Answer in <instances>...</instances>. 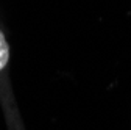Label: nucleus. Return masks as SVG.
Returning a JSON list of instances; mask_svg holds the SVG:
<instances>
[{"instance_id": "1", "label": "nucleus", "mask_w": 131, "mask_h": 130, "mask_svg": "<svg viewBox=\"0 0 131 130\" xmlns=\"http://www.w3.org/2000/svg\"><path fill=\"white\" fill-rule=\"evenodd\" d=\"M8 58H9V49H8V44H6L3 33L0 31V71L6 66Z\"/></svg>"}]
</instances>
